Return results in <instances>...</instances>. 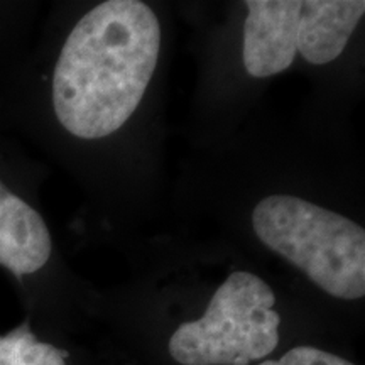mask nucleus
I'll list each match as a JSON object with an SVG mask.
<instances>
[{"mask_svg": "<svg viewBox=\"0 0 365 365\" xmlns=\"http://www.w3.org/2000/svg\"><path fill=\"white\" fill-rule=\"evenodd\" d=\"M161 27L139 0H108L78 21L59 53L53 107L80 139H102L129 120L156 70Z\"/></svg>", "mask_w": 365, "mask_h": 365, "instance_id": "obj_1", "label": "nucleus"}, {"mask_svg": "<svg viewBox=\"0 0 365 365\" xmlns=\"http://www.w3.org/2000/svg\"><path fill=\"white\" fill-rule=\"evenodd\" d=\"M255 235L333 298L365 294V232L340 213L291 195L261 200L252 212Z\"/></svg>", "mask_w": 365, "mask_h": 365, "instance_id": "obj_2", "label": "nucleus"}, {"mask_svg": "<svg viewBox=\"0 0 365 365\" xmlns=\"http://www.w3.org/2000/svg\"><path fill=\"white\" fill-rule=\"evenodd\" d=\"M276 294L252 272L237 271L210 299L200 319L173 333L168 350L181 365H249L279 345Z\"/></svg>", "mask_w": 365, "mask_h": 365, "instance_id": "obj_3", "label": "nucleus"}, {"mask_svg": "<svg viewBox=\"0 0 365 365\" xmlns=\"http://www.w3.org/2000/svg\"><path fill=\"white\" fill-rule=\"evenodd\" d=\"M244 26V66L254 78H267L293 65L299 0H249Z\"/></svg>", "mask_w": 365, "mask_h": 365, "instance_id": "obj_4", "label": "nucleus"}, {"mask_svg": "<svg viewBox=\"0 0 365 365\" xmlns=\"http://www.w3.org/2000/svg\"><path fill=\"white\" fill-rule=\"evenodd\" d=\"M43 217L0 182V266L16 276L38 272L51 257Z\"/></svg>", "mask_w": 365, "mask_h": 365, "instance_id": "obj_5", "label": "nucleus"}, {"mask_svg": "<svg viewBox=\"0 0 365 365\" xmlns=\"http://www.w3.org/2000/svg\"><path fill=\"white\" fill-rule=\"evenodd\" d=\"M365 14L362 0L301 2L296 51L312 65H327L344 53Z\"/></svg>", "mask_w": 365, "mask_h": 365, "instance_id": "obj_6", "label": "nucleus"}, {"mask_svg": "<svg viewBox=\"0 0 365 365\" xmlns=\"http://www.w3.org/2000/svg\"><path fill=\"white\" fill-rule=\"evenodd\" d=\"M68 352L36 339L27 323L0 335V365H66Z\"/></svg>", "mask_w": 365, "mask_h": 365, "instance_id": "obj_7", "label": "nucleus"}, {"mask_svg": "<svg viewBox=\"0 0 365 365\" xmlns=\"http://www.w3.org/2000/svg\"><path fill=\"white\" fill-rule=\"evenodd\" d=\"M257 365H355L350 360L341 359L317 346H294L277 360H264Z\"/></svg>", "mask_w": 365, "mask_h": 365, "instance_id": "obj_8", "label": "nucleus"}]
</instances>
